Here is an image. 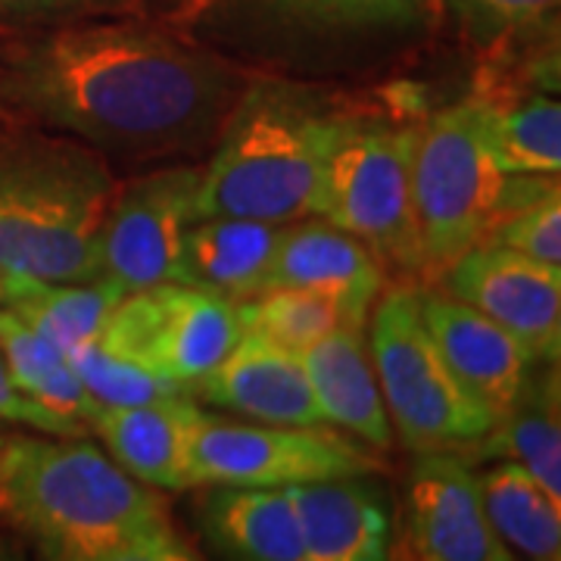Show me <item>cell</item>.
<instances>
[{"instance_id": "6da1fadb", "label": "cell", "mask_w": 561, "mask_h": 561, "mask_svg": "<svg viewBox=\"0 0 561 561\" xmlns=\"http://www.w3.org/2000/svg\"><path fill=\"white\" fill-rule=\"evenodd\" d=\"M253 76L153 16L0 38V113L88 144L116 175L206 160Z\"/></svg>"}, {"instance_id": "7a4b0ae2", "label": "cell", "mask_w": 561, "mask_h": 561, "mask_svg": "<svg viewBox=\"0 0 561 561\" xmlns=\"http://www.w3.org/2000/svg\"><path fill=\"white\" fill-rule=\"evenodd\" d=\"M0 522L50 561H194L165 493L84 437H0Z\"/></svg>"}, {"instance_id": "3957f363", "label": "cell", "mask_w": 561, "mask_h": 561, "mask_svg": "<svg viewBox=\"0 0 561 561\" xmlns=\"http://www.w3.org/2000/svg\"><path fill=\"white\" fill-rule=\"evenodd\" d=\"M446 0H187L175 28L250 72L343 84L419 54Z\"/></svg>"}, {"instance_id": "277c9868", "label": "cell", "mask_w": 561, "mask_h": 561, "mask_svg": "<svg viewBox=\"0 0 561 561\" xmlns=\"http://www.w3.org/2000/svg\"><path fill=\"white\" fill-rule=\"evenodd\" d=\"M359 101L343 84L253 76L201 162L194 221L319 216L328 157Z\"/></svg>"}, {"instance_id": "5b68a950", "label": "cell", "mask_w": 561, "mask_h": 561, "mask_svg": "<svg viewBox=\"0 0 561 561\" xmlns=\"http://www.w3.org/2000/svg\"><path fill=\"white\" fill-rule=\"evenodd\" d=\"M119 175L88 144L0 113V275L101 280Z\"/></svg>"}, {"instance_id": "8992f818", "label": "cell", "mask_w": 561, "mask_h": 561, "mask_svg": "<svg viewBox=\"0 0 561 561\" xmlns=\"http://www.w3.org/2000/svg\"><path fill=\"white\" fill-rule=\"evenodd\" d=\"M368 350L383 405L405 449L465 453L493 431L496 415L440 356L419 309V284L383 287L368 316Z\"/></svg>"}, {"instance_id": "52a82bcc", "label": "cell", "mask_w": 561, "mask_h": 561, "mask_svg": "<svg viewBox=\"0 0 561 561\" xmlns=\"http://www.w3.org/2000/svg\"><path fill=\"white\" fill-rule=\"evenodd\" d=\"M415 144L419 122L359 103L328 157L319 197L321 219L359 238L383 268L409 280L424 275L412 197Z\"/></svg>"}, {"instance_id": "ba28073f", "label": "cell", "mask_w": 561, "mask_h": 561, "mask_svg": "<svg viewBox=\"0 0 561 561\" xmlns=\"http://www.w3.org/2000/svg\"><path fill=\"white\" fill-rule=\"evenodd\" d=\"M505 179L483 147L471 101L440 106L419 122L412 197L427 278H440L465 250L486 238L500 216Z\"/></svg>"}, {"instance_id": "9c48e42d", "label": "cell", "mask_w": 561, "mask_h": 561, "mask_svg": "<svg viewBox=\"0 0 561 561\" xmlns=\"http://www.w3.org/2000/svg\"><path fill=\"white\" fill-rule=\"evenodd\" d=\"M378 471V449L321 424H250L201 409L187 440L191 490L209 483L294 486Z\"/></svg>"}, {"instance_id": "30bf717a", "label": "cell", "mask_w": 561, "mask_h": 561, "mask_svg": "<svg viewBox=\"0 0 561 561\" xmlns=\"http://www.w3.org/2000/svg\"><path fill=\"white\" fill-rule=\"evenodd\" d=\"M238 302L184 280H160L113 302L101 343L122 359L194 393L241 341Z\"/></svg>"}, {"instance_id": "8fae6325", "label": "cell", "mask_w": 561, "mask_h": 561, "mask_svg": "<svg viewBox=\"0 0 561 561\" xmlns=\"http://www.w3.org/2000/svg\"><path fill=\"white\" fill-rule=\"evenodd\" d=\"M201 162L125 175L101 225V280L116 294L179 280L181 234L194 221Z\"/></svg>"}, {"instance_id": "7c38bea8", "label": "cell", "mask_w": 561, "mask_h": 561, "mask_svg": "<svg viewBox=\"0 0 561 561\" xmlns=\"http://www.w3.org/2000/svg\"><path fill=\"white\" fill-rule=\"evenodd\" d=\"M446 294L515 334L534 362H559L561 265L500 243H474L440 275Z\"/></svg>"}, {"instance_id": "4fadbf2b", "label": "cell", "mask_w": 561, "mask_h": 561, "mask_svg": "<svg viewBox=\"0 0 561 561\" xmlns=\"http://www.w3.org/2000/svg\"><path fill=\"white\" fill-rule=\"evenodd\" d=\"M400 556L419 561L515 559L486 522L478 474L459 453L415 456L405 490Z\"/></svg>"}, {"instance_id": "5bb4252c", "label": "cell", "mask_w": 561, "mask_h": 561, "mask_svg": "<svg viewBox=\"0 0 561 561\" xmlns=\"http://www.w3.org/2000/svg\"><path fill=\"white\" fill-rule=\"evenodd\" d=\"M262 287H300L331 302L346 328L368 324L387 287L378 256L350 231L321 216L287 221Z\"/></svg>"}, {"instance_id": "9a60e30c", "label": "cell", "mask_w": 561, "mask_h": 561, "mask_svg": "<svg viewBox=\"0 0 561 561\" xmlns=\"http://www.w3.org/2000/svg\"><path fill=\"white\" fill-rule=\"evenodd\" d=\"M559 66L530 76H493L478 79L468 98L478 110V125L490 160L505 175H559L561 172V103L549 76Z\"/></svg>"}, {"instance_id": "2e32d148", "label": "cell", "mask_w": 561, "mask_h": 561, "mask_svg": "<svg viewBox=\"0 0 561 561\" xmlns=\"http://www.w3.org/2000/svg\"><path fill=\"white\" fill-rule=\"evenodd\" d=\"M419 309L453 375L500 419L534 365L522 341L443 287L419 284Z\"/></svg>"}, {"instance_id": "e0dca14e", "label": "cell", "mask_w": 561, "mask_h": 561, "mask_svg": "<svg viewBox=\"0 0 561 561\" xmlns=\"http://www.w3.org/2000/svg\"><path fill=\"white\" fill-rule=\"evenodd\" d=\"M194 400L262 424H324L300 356L250 331L194 383Z\"/></svg>"}, {"instance_id": "ac0fdd59", "label": "cell", "mask_w": 561, "mask_h": 561, "mask_svg": "<svg viewBox=\"0 0 561 561\" xmlns=\"http://www.w3.org/2000/svg\"><path fill=\"white\" fill-rule=\"evenodd\" d=\"M306 542V561H383L393 549V508L371 474L284 486Z\"/></svg>"}, {"instance_id": "d6986e66", "label": "cell", "mask_w": 561, "mask_h": 561, "mask_svg": "<svg viewBox=\"0 0 561 561\" xmlns=\"http://www.w3.org/2000/svg\"><path fill=\"white\" fill-rule=\"evenodd\" d=\"M197 415L201 402L194 397H172L144 405H101L91 431L131 478L162 493H184L191 490L187 440Z\"/></svg>"}, {"instance_id": "ffe728a7", "label": "cell", "mask_w": 561, "mask_h": 561, "mask_svg": "<svg viewBox=\"0 0 561 561\" xmlns=\"http://www.w3.org/2000/svg\"><path fill=\"white\" fill-rule=\"evenodd\" d=\"M324 424H334L371 449L393 446V424L383 405L371 350L362 328H334L300 353Z\"/></svg>"}, {"instance_id": "44dd1931", "label": "cell", "mask_w": 561, "mask_h": 561, "mask_svg": "<svg viewBox=\"0 0 561 561\" xmlns=\"http://www.w3.org/2000/svg\"><path fill=\"white\" fill-rule=\"evenodd\" d=\"M203 540L241 561H306L300 524L284 486L209 483L197 502Z\"/></svg>"}, {"instance_id": "7402d4cb", "label": "cell", "mask_w": 561, "mask_h": 561, "mask_svg": "<svg viewBox=\"0 0 561 561\" xmlns=\"http://www.w3.org/2000/svg\"><path fill=\"white\" fill-rule=\"evenodd\" d=\"M284 225L241 216L191 221L181 234L179 280L216 290L228 300H247L262 290L278 250Z\"/></svg>"}, {"instance_id": "603a6c76", "label": "cell", "mask_w": 561, "mask_h": 561, "mask_svg": "<svg viewBox=\"0 0 561 561\" xmlns=\"http://www.w3.org/2000/svg\"><path fill=\"white\" fill-rule=\"evenodd\" d=\"M559 362H534L527 368L518 397L502 412L493 431L478 443L483 456L518 461L561 500V421H559Z\"/></svg>"}, {"instance_id": "cb8c5ba5", "label": "cell", "mask_w": 561, "mask_h": 561, "mask_svg": "<svg viewBox=\"0 0 561 561\" xmlns=\"http://www.w3.org/2000/svg\"><path fill=\"white\" fill-rule=\"evenodd\" d=\"M119 294L103 280H47L32 275H0V306L16 312L62 353L101 341L106 316Z\"/></svg>"}, {"instance_id": "d4e9b609", "label": "cell", "mask_w": 561, "mask_h": 561, "mask_svg": "<svg viewBox=\"0 0 561 561\" xmlns=\"http://www.w3.org/2000/svg\"><path fill=\"white\" fill-rule=\"evenodd\" d=\"M478 486L486 522L515 559H559L561 500H556L530 471L505 459L478 474Z\"/></svg>"}, {"instance_id": "484cf974", "label": "cell", "mask_w": 561, "mask_h": 561, "mask_svg": "<svg viewBox=\"0 0 561 561\" xmlns=\"http://www.w3.org/2000/svg\"><path fill=\"white\" fill-rule=\"evenodd\" d=\"M0 356L22 393L54 409L62 419L81 421L91 427L101 405L81 387L69 356L7 306H0Z\"/></svg>"}, {"instance_id": "4316f807", "label": "cell", "mask_w": 561, "mask_h": 561, "mask_svg": "<svg viewBox=\"0 0 561 561\" xmlns=\"http://www.w3.org/2000/svg\"><path fill=\"white\" fill-rule=\"evenodd\" d=\"M238 319L241 331L260 334L297 356L343 324L331 302L300 287H262L247 300H238Z\"/></svg>"}, {"instance_id": "83f0119b", "label": "cell", "mask_w": 561, "mask_h": 561, "mask_svg": "<svg viewBox=\"0 0 561 561\" xmlns=\"http://www.w3.org/2000/svg\"><path fill=\"white\" fill-rule=\"evenodd\" d=\"M443 10L468 44L483 54H502L534 32H546L556 22L559 0H446Z\"/></svg>"}, {"instance_id": "f1b7e54d", "label": "cell", "mask_w": 561, "mask_h": 561, "mask_svg": "<svg viewBox=\"0 0 561 561\" xmlns=\"http://www.w3.org/2000/svg\"><path fill=\"white\" fill-rule=\"evenodd\" d=\"M69 365L98 405H144L172 397H194L191 387L144 371L135 362L110 353L101 341L69 353Z\"/></svg>"}, {"instance_id": "f546056e", "label": "cell", "mask_w": 561, "mask_h": 561, "mask_svg": "<svg viewBox=\"0 0 561 561\" xmlns=\"http://www.w3.org/2000/svg\"><path fill=\"white\" fill-rule=\"evenodd\" d=\"M481 243H500L530 260L561 265V194L552 187L537 201L524 203L490 225Z\"/></svg>"}, {"instance_id": "4dcf8cb0", "label": "cell", "mask_w": 561, "mask_h": 561, "mask_svg": "<svg viewBox=\"0 0 561 561\" xmlns=\"http://www.w3.org/2000/svg\"><path fill=\"white\" fill-rule=\"evenodd\" d=\"M110 16H147L140 0H0V38Z\"/></svg>"}, {"instance_id": "1f68e13d", "label": "cell", "mask_w": 561, "mask_h": 561, "mask_svg": "<svg viewBox=\"0 0 561 561\" xmlns=\"http://www.w3.org/2000/svg\"><path fill=\"white\" fill-rule=\"evenodd\" d=\"M0 421L22 424V427H32L38 434H54V437H88L91 434L88 424L62 419L54 409L41 405L28 393H22L16 381H13V375H10L3 356H0Z\"/></svg>"}, {"instance_id": "d6a6232c", "label": "cell", "mask_w": 561, "mask_h": 561, "mask_svg": "<svg viewBox=\"0 0 561 561\" xmlns=\"http://www.w3.org/2000/svg\"><path fill=\"white\" fill-rule=\"evenodd\" d=\"M140 3H144L147 16H153V20H172L187 0H140Z\"/></svg>"}, {"instance_id": "836d02e7", "label": "cell", "mask_w": 561, "mask_h": 561, "mask_svg": "<svg viewBox=\"0 0 561 561\" xmlns=\"http://www.w3.org/2000/svg\"><path fill=\"white\" fill-rule=\"evenodd\" d=\"M16 556H20V552H16V542L0 534V559H16Z\"/></svg>"}]
</instances>
